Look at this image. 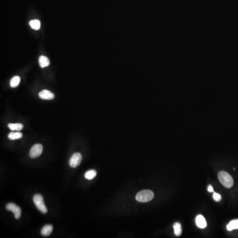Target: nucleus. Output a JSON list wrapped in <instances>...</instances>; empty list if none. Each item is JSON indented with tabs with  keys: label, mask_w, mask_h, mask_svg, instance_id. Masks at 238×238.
Instances as JSON below:
<instances>
[{
	"label": "nucleus",
	"mask_w": 238,
	"mask_h": 238,
	"mask_svg": "<svg viewBox=\"0 0 238 238\" xmlns=\"http://www.w3.org/2000/svg\"><path fill=\"white\" fill-rule=\"evenodd\" d=\"M218 178L220 182L225 188H230L233 186V178L228 173L221 171L218 173Z\"/></svg>",
	"instance_id": "1"
},
{
	"label": "nucleus",
	"mask_w": 238,
	"mask_h": 238,
	"mask_svg": "<svg viewBox=\"0 0 238 238\" xmlns=\"http://www.w3.org/2000/svg\"><path fill=\"white\" fill-rule=\"evenodd\" d=\"M154 193L152 191L149 190H143L138 193L136 195V200L140 203H146L153 199Z\"/></svg>",
	"instance_id": "2"
},
{
	"label": "nucleus",
	"mask_w": 238,
	"mask_h": 238,
	"mask_svg": "<svg viewBox=\"0 0 238 238\" xmlns=\"http://www.w3.org/2000/svg\"><path fill=\"white\" fill-rule=\"evenodd\" d=\"M33 201L37 208L43 214L47 212V206L44 202L43 197L40 194H36L33 197Z\"/></svg>",
	"instance_id": "3"
},
{
	"label": "nucleus",
	"mask_w": 238,
	"mask_h": 238,
	"mask_svg": "<svg viewBox=\"0 0 238 238\" xmlns=\"http://www.w3.org/2000/svg\"><path fill=\"white\" fill-rule=\"evenodd\" d=\"M6 209L14 212L15 219H19L21 216V209L20 207L13 203H8L6 206Z\"/></svg>",
	"instance_id": "4"
},
{
	"label": "nucleus",
	"mask_w": 238,
	"mask_h": 238,
	"mask_svg": "<svg viewBox=\"0 0 238 238\" xmlns=\"http://www.w3.org/2000/svg\"><path fill=\"white\" fill-rule=\"evenodd\" d=\"M43 146L40 144H36L32 147L29 153V156L32 158H35L42 154Z\"/></svg>",
	"instance_id": "5"
},
{
	"label": "nucleus",
	"mask_w": 238,
	"mask_h": 238,
	"mask_svg": "<svg viewBox=\"0 0 238 238\" xmlns=\"http://www.w3.org/2000/svg\"><path fill=\"white\" fill-rule=\"evenodd\" d=\"M82 160V156L79 153H75L71 156L69 161V165L73 168H77Z\"/></svg>",
	"instance_id": "6"
},
{
	"label": "nucleus",
	"mask_w": 238,
	"mask_h": 238,
	"mask_svg": "<svg viewBox=\"0 0 238 238\" xmlns=\"http://www.w3.org/2000/svg\"><path fill=\"white\" fill-rule=\"evenodd\" d=\"M39 97L43 100H52L55 98L54 94L48 90H44L39 92Z\"/></svg>",
	"instance_id": "7"
},
{
	"label": "nucleus",
	"mask_w": 238,
	"mask_h": 238,
	"mask_svg": "<svg viewBox=\"0 0 238 238\" xmlns=\"http://www.w3.org/2000/svg\"><path fill=\"white\" fill-rule=\"evenodd\" d=\"M195 222H196V224L197 227L199 228L203 229L206 227V221L203 215H197L196 217V219H195Z\"/></svg>",
	"instance_id": "8"
},
{
	"label": "nucleus",
	"mask_w": 238,
	"mask_h": 238,
	"mask_svg": "<svg viewBox=\"0 0 238 238\" xmlns=\"http://www.w3.org/2000/svg\"><path fill=\"white\" fill-rule=\"evenodd\" d=\"M53 230V227L52 225H46L42 227L41 233L43 236H48L51 234Z\"/></svg>",
	"instance_id": "9"
},
{
	"label": "nucleus",
	"mask_w": 238,
	"mask_h": 238,
	"mask_svg": "<svg viewBox=\"0 0 238 238\" xmlns=\"http://www.w3.org/2000/svg\"><path fill=\"white\" fill-rule=\"evenodd\" d=\"M39 65L42 68L48 66L50 65V62L47 56H41L39 57Z\"/></svg>",
	"instance_id": "10"
},
{
	"label": "nucleus",
	"mask_w": 238,
	"mask_h": 238,
	"mask_svg": "<svg viewBox=\"0 0 238 238\" xmlns=\"http://www.w3.org/2000/svg\"><path fill=\"white\" fill-rule=\"evenodd\" d=\"M23 134L21 132H10L8 134V139L11 140H19L22 138Z\"/></svg>",
	"instance_id": "11"
},
{
	"label": "nucleus",
	"mask_w": 238,
	"mask_h": 238,
	"mask_svg": "<svg viewBox=\"0 0 238 238\" xmlns=\"http://www.w3.org/2000/svg\"><path fill=\"white\" fill-rule=\"evenodd\" d=\"M227 229L229 231H232L234 229H238V220L231 221L227 226Z\"/></svg>",
	"instance_id": "12"
},
{
	"label": "nucleus",
	"mask_w": 238,
	"mask_h": 238,
	"mask_svg": "<svg viewBox=\"0 0 238 238\" xmlns=\"http://www.w3.org/2000/svg\"><path fill=\"white\" fill-rule=\"evenodd\" d=\"M174 233L176 236H179L182 234V229L181 225L179 223L176 222L173 224Z\"/></svg>",
	"instance_id": "13"
},
{
	"label": "nucleus",
	"mask_w": 238,
	"mask_h": 238,
	"mask_svg": "<svg viewBox=\"0 0 238 238\" xmlns=\"http://www.w3.org/2000/svg\"><path fill=\"white\" fill-rule=\"evenodd\" d=\"M8 128L12 131H20L22 130L23 128V125L22 124H9L8 125Z\"/></svg>",
	"instance_id": "14"
},
{
	"label": "nucleus",
	"mask_w": 238,
	"mask_h": 238,
	"mask_svg": "<svg viewBox=\"0 0 238 238\" xmlns=\"http://www.w3.org/2000/svg\"><path fill=\"white\" fill-rule=\"evenodd\" d=\"M29 25L31 28L35 30H39L41 27V23L39 20H34L29 22Z\"/></svg>",
	"instance_id": "15"
},
{
	"label": "nucleus",
	"mask_w": 238,
	"mask_h": 238,
	"mask_svg": "<svg viewBox=\"0 0 238 238\" xmlns=\"http://www.w3.org/2000/svg\"><path fill=\"white\" fill-rule=\"evenodd\" d=\"M97 175V172L95 170H90L85 174V177L88 180L93 179Z\"/></svg>",
	"instance_id": "16"
},
{
	"label": "nucleus",
	"mask_w": 238,
	"mask_h": 238,
	"mask_svg": "<svg viewBox=\"0 0 238 238\" xmlns=\"http://www.w3.org/2000/svg\"><path fill=\"white\" fill-rule=\"evenodd\" d=\"M20 81V78L19 77L16 76L11 79L10 81V86L13 88L17 87L19 84Z\"/></svg>",
	"instance_id": "17"
},
{
	"label": "nucleus",
	"mask_w": 238,
	"mask_h": 238,
	"mask_svg": "<svg viewBox=\"0 0 238 238\" xmlns=\"http://www.w3.org/2000/svg\"><path fill=\"white\" fill-rule=\"evenodd\" d=\"M213 199L216 202H220L221 200V196L219 194L214 192L213 194Z\"/></svg>",
	"instance_id": "18"
},
{
	"label": "nucleus",
	"mask_w": 238,
	"mask_h": 238,
	"mask_svg": "<svg viewBox=\"0 0 238 238\" xmlns=\"http://www.w3.org/2000/svg\"><path fill=\"white\" fill-rule=\"evenodd\" d=\"M207 190L209 192L211 193L213 192L214 191L213 188H212V186L211 185H209L208 186Z\"/></svg>",
	"instance_id": "19"
}]
</instances>
